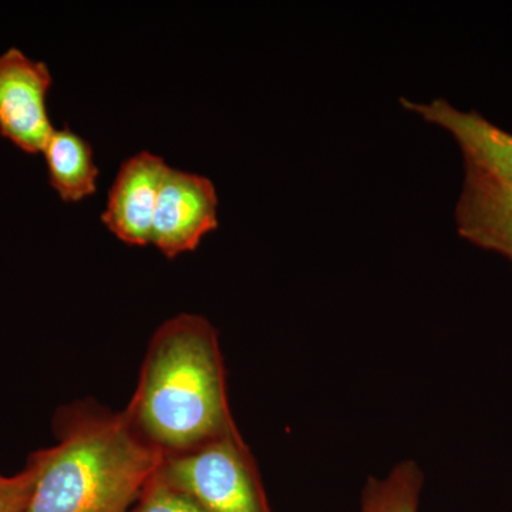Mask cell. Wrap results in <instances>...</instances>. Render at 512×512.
<instances>
[{
  "instance_id": "9",
  "label": "cell",
  "mask_w": 512,
  "mask_h": 512,
  "mask_svg": "<svg viewBox=\"0 0 512 512\" xmlns=\"http://www.w3.org/2000/svg\"><path fill=\"white\" fill-rule=\"evenodd\" d=\"M49 180L63 201L77 202L96 192L99 168L89 141L69 127L53 130L43 148Z\"/></svg>"
},
{
  "instance_id": "1",
  "label": "cell",
  "mask_w": 512,
  "mask_h": 512,
  "mask_svg": "<svg viewBox=\"0 0 512 512\" xmlns=\"http://www.w3.org/2000/svg\"><path fill=\"white\" fill-rule=\"evenodd\" d=\"M128 417L147 443L178 456L237 429L217 329L181 313L154 333Z\"/></svg>"
},
{
  "instance_id": "5",
  "label": "cell",
  "mask_w": 512,
  "mask_h": 512,
  "mask_svg": "<svg viewBox=\"0 0 512 512\" xmlns=\"http://www.w3.org/2000/svg\"><path fill=\"white\" fill-rule=\"evenodd\" d=\"M218 195L204 175L168 167L165 171L151 244L167 258L194 251L202 237L218 228Z\"/></svg>"
},
{
  "instance_id": "10",
  "label": "cell",
  "mask_w": 512,
  "mask_h": 512,
  "mask_svg": "<svg viewBox=\"0 0 512 512\" xmlns=\"http://www.w3.org/2000/svg\"><path fill=\"white\" fill-rule=\"evenodd\" d=\"M424 474L413 460L402 461L382 477H370L359 512H420Z\"/></svg>"
},
{
  "instance_id": "11",
  "label": "cell",
  "mask_w": 512,
  "mask_h": 512,
  "mask_svg": "<svg viewBox=\"0 0 512 512\" xmlns=\"http://www.w3.org/2000/svg\"><path fill=\"white\" fill-rule=\"evenodd\" d=\"M45 463L43 450L30 456L28 464L15 476L0 474V512H23L28 507L37 478Z\"/></svg>"
},
{
  "instance_id": "2",
  "label": "cell",
  "mask_w": 512,
  "mask_h": 512,
  "mask_svg": "<svg viewBox=\"0 0 512 512\" xmlns=\"http://www.w3.org/2000/svg\"><path fill=\"white\" fill-rule=\"evenodd\" d=\"M57 443L23 512H130L164 457L138 433L126 410L92 402L63 407Z\"/></svg>"
},
{
  "instance_id": "3",
  "label": "cell",
  "mask_w": 512,
  "mask_h": 512,
  "mask_svg": "<svg viewBox=\"0 0 512 512\" xmlns=\"http://www.w3.org/2000/svg\"><path fill=\"white\" fill-rule=\"evenodd\" d=\"M158 474L207 512H272L238 427L188 453L165 457Z\"/></svg>"
},
{
  "instance_id": "8",
  "label": "cell",
  "mask_w": 512,
  "mask_h": 512,
  "mask_svg": "<svg viewBox=\"0 0 512 512\" xmlns=\"http://www.w3.org/2000/svg\"><path fill=\"white\" fill-rule=\"evenodd\" d=\"M456 224L460 237L512 262V183L464 165Z\"/></svg>"
},
{
  "instance_id": "4",
  "label": "cell",
  "mask_w": 512,
  "mask_h": 512,
  "mask_svg": "<svg viewBox=\"0 0 512 512\" xmlns=\"http://www.w3.org/2000/svg\"><path fill=\"white\" fill-rule=\"evenodd\" d=\"M52 73L22 50L10 47L0 55V134L28 154L42 153L52 136L46 96Z\"/></svg>"
},
{
  "instance_id": "6",
  "label": "cell",
  "mask_w": 512,
  "mask_h": 512,
  "mask_svg": "<svg viewBox=\"0 0 512 512\" xmlns=\"http://www.w3.org/2000/svg\"><path fill=\"white\" fill-rule=\"evenodd\" d=\"M167 168L163 157L148 151L121 164L101 221L126 244H151L154 212Z\"/></svg>"
},
{
  "instance_id": "12",
  "label": "cell",
  "mask_w": 512,
  "mask_h": 512,
  "mask_svg": "<svg viewBox=\"0 0 512 512\" xmlns=\"http://www.w3.org/2000/svg\"><path fill=\"white\" fill-rule=\"evenodd\" d=\"M130 512H207L190 495L161 478L158 471L144 488Z\"/></svg>"
},
{
  "instance_id": "7",
  "label": "cell",
  "mask_w": 512,
  "mask_h": 512,
  "mask_svg": "<svg viewBox=\"0 0 512 512\" xmlns=\"http://www.w3.org/2000/svg\"><path fill=\"white\" fill-rule=\"evenodd\" d=\"M406 110L427 123L447 130L457 141L464 165L512 183V134L495 126L477 111H461L444 99L416 103L402 99Z\"/></svg>"
}]
</instances>
